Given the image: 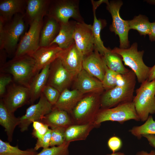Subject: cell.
Wrapping results in <instances>:
<instances>
[{"mask_svg":"<svg viewBox=\"0 0 155 155\" xmlns=\"http://www.w3.org/2000/svg\"><path fill=\"white\" fill-rule=\"evenodd\" d=\"M117 74L118 73L107 67L104 78L102 82L104 90H107L116 86Z\"/></svg>","mask_w":155,"mask_h":155,"instance_id":"cell-35","label":"cell"},{"mask_svg":"<svg viewBox=\"0 0 155 155\" xmlns=\"http://www.w3.org/2000/svg\"><path fill=\"white\" fill-rule=\"evenodd\" d=\"M104 62L107 67L111 70L121 75L128 73L129 70L124 65L121 56L112 52L111 50L103 55Z\"/></svg>","mask_w":155,"mask_h":155,"instance_id":"cell-29","label":"cell"},{"mask_svg":"<svg viewBox=\"0 0 155 155\" xmlns=\"http://www.w3.org/2000/svg\"><path fill=\"white\" fill-rule=\"evenodd\" d=\"M147 2L149 4L155 5V0H147Z\"/></svg>","mask_w":155,"mask_h":155,"instance_id":"cell-47","label":"cell"},{"mask_svg":"<svg viewBox=\"0 0 155 155\" xmlns=\"http://www.w3.org/2000/svg\"><path fill=\"white\" fill-rule=\"evenodd\" d=\"M124 75L125 81L123 85L105 90L101 95L100 108H111L133 101L136 77L131 70Z\"/></svg>","mask_w":155,"mask_h":155,"instance_id":"cell-1","label":"cell"},{"mask_svg":"<svg viewBox=\"0 0 155 155\" xmlns=\"http://www.w3.org/2000/svg\"><path fill=\"white\" fill-rule=\"evenodd\" d=\"M129 131L139 139L146 135H155V121L152 115H149L144 124L140 126H134Z\"/></svg>","mask_w":155,"mask_h":155,"instance_id":"cell-31","label":"cell"},{"mask_svg":"<svg viewBox=\"0 0 155 155\" xmlns=\"http://www.w3.org/2000/svg\"><path fill=\"white\" fill-rule=\"evenodd\" d=\"M61 93L57 89L48 85L46 86L42 92L48 101L53 106L57 102Z\"/></svg>","mask_w":155,"mask_h":155,"instance_id":"cell-36","label":"cell"},{"mask_svg":"<svg viewBox=\"0 0 155 155\" xmlns=\"http://www.w3.org/2000/svg\"><path fill=\"white\" fill-rule=\"evenodd\" d=\"M41 29L40 46L50 45L58 34L60 28V24L55 19L48 16H45Z\"/></svg>","mask_w":155,"mask_h":155,"instance_id":"cell-19","label":"cell"},{"mask_svg":"<svg viewBox=\"0 0 155 155\" xmlns=\"http://www.w3.org/2000/svg\"><path fill=\"white\" fill-rule=\"evenodd\" d=\"M62 49L53 44L47 46H40L32 55L35 60L34 72L38 73L46 66L58 58Z\"/></svg>","mask_w":155,"mask_h":155,"instance_id":"cell-16","label":"cell"},{"mask_svg":"<svg viewBox=\"0 0 155 155\" xmlns=\"http://www.w3.org/2000/svg\"><path fill=\"white\" fill-rule=\"evenodd\" d=\"M106 155H126L124 153L119 152H117L115 153H112L111 154H107Z\"/></svg>","mask_w":155,"mask_h":155,"instance_id":"cell-46","label":"cell"},{"mask_svg":"<svg viewBox=\"0 0 155 155\" xmlns=\"http://www.w3.org/2000/svg\"><path fill=\"white\" fill-rule=\"evenodd\" d=\"M75 89L84 94L94 93L101 94L104 90L102 82L84 69L75 76Z\"/></svg>","mask_w":155,"mask_h":155,"instance_id":"cell-18","label":"cell"},{"mask_svg":"<svg viewBox=\"0 0 155 155\" xmlns=\"http://www.w3.org/2000/svg\"><path fill=\"white\" fill-rule=\"evenodd\" d=\"M101 95L91 93L84 95L69 113L74 124L94 123L100 108Z\"/></svg>","mask_w":155,"mask_h":155,"instance_id":"cell-3","label":"cell"},{"mask_svg":"<svg viewBox=\"0 0 155 155\" xmlns=\"http://www.w3.org/2000/svg\"><path fill=\"white\" fill-rule=\"evenodd\" d=\"M35 61L29 55L13 58L1 67V72L11 75L15 82L28 88L35 74Z\"/></svg>","mask_w":155,"mask_h":155,"instance_id":"cell-2","label":"cell"},{"mask_svg":"<svg viewBox=\"0 0 155 155\" xmlns=\"http://www.w3.org/2000/svg\"><path fill=\"white\" fill-rule=\"evenodd\" d=\"M75 77L57 58L50 65L47 85L54 87L61 93L68 88Z\"/></svg>","mask_w":155,"mask_h":155,"instance_id":"cell-12","label":"cell"},{"mask_svg":"<svg viewBox=\"0 0 155 155\" xmlns=\"http://www.w3.org/2000/svg\"><path fill=\"white\" fill-rule=\"evenodd\" d=\"M70 143L65 141L59 146L43 148L40 152L35 155H69Z\"/></svg>","mask_w":155,"mask_h":155,"instance_id":"cell-33","label":"cell"},{"mask_svg":"<svg viewBox=\"0 0 155 155\" xmlns=\"http://www.w3.org/2000/svg\"><path fill=\"white\" fill-rule=\"evenodd\" d=\"M84 95L75 89L72 90L66 89L61 92L53 108L66 111L69 114Z\"/></svg>","mask_w":155,"mask_h":155,"instance_id":"cell-23","label":"cell"},{"mask_svg":"<svg viewBox=\"0 0 155 155\" xmlns=\"http://www.w3.org/2000/svg\"><path fill=\"white\" fill-rule=\"evenodd\" d=\"M29 88L13 84L7 86L6 92L2 99L8 110L14 113L18 108L30 102Z\"/></svg>","mask_w":155,"mask_h":155,"instance_id":"cell-13","label":"cell"},{"mask_svg":"<svg viewBox=\"0 0 155 155\" xmlns=\"http://www.w3.org/2000/svg\"><path fill=\"white\" fill-rule=\"evenodd\" d=\"M73 38L77 48L84 56L94 50L92 25L77 22Z\"/></svg>","mask_w":155,"mask_h":155,"instance_id":"cell-14","label":"cell"},{"mask_svg":"<svg viewBox=\"0 0 155 155\" xmlns=\"http://www.w3.org/2000/svg\"><path fill=\"white\" fill-rule=\"evenodd\" d=\"M129 29L137 30L140 35H149L150 32V24L148 18L139 15L131 20H128Z\"/></svg>","mask_w":155,"mask_h":155,"instance_id":"cell-30","label":"cell"},{"mask_svg":"<svg viewBox=\"0 0 155 155\" xmlns=\"http://www.w3.org/2000/svg\"><path fill=\"white\" fill-rule=\"evenodd\" d=\"M155 79V64L152 67H150L149 72L148 80L152 81Z\"/></svg>","mask_w":155,"mask_h":155,"instance_id":"cell-44","label":"cell"},{"mask_svg":"<svg viewBox=\"0 0 155 155\" xmlns=\"http://www.w3.org/2000/svg\"><path fill=\"white\" fill-rule=\"evenodd\" d=\"M130 120L140 121L133 101L122 104L111 108H100L94 123L98 127L101 123L106 121L117 122L122 124Z\"/></svg>","mask_w":155,"mask_h":155,"instance_id":"cell-8","label":"cell"},{"mask_svg":"<svg viewBox=\"0 0 155 155\" xmlns=\"http://www.w3.org/2000/svg\"><path fill=\"white\" fill-rule=\"evenodd\" d=\"M79 2L78 0H50L46 15L53 18L60 24L67 23L71 18L77 22H84L80 11Z\"/></svg>","mask_w":155,"mask_h":155,"instance_id":"cell-6","label":"cell"},{"mask_svg":"<svg viewBox=\"0 0 155 155\" xmlns=\"http://www.w3.org/2000/svg\"><path fill=\"white\" fill-rule=\"evenodd\" d=\"M37 153L34 149L22 150L17 146H12L9 142L0 139V155H35Z\"/></svg>","mask_w":155,"mask_h":155,"instance_id":"cell-32","label":"cell"},{"mask_svg":"<svg viewBox=\"0 0 155 155\" xmlns=\"http://www.w3.org/2000/svg\"><path fill=\"white\" fill-rule=\"evenodd\" d=\"M49 0H27L24 18L27 25H30L37 18L45 16L50 2Z\"/></svg>","mask_w":155,"mask_h":155,"instance_id":"cell-24","label":"cell"},{"mask_svg":"<svg viewBox=\"0 0 155 155\" xmlns=\"http://www.w3.org/2000/svg\"><path fill=\"white\" fill-rule=\"evenodd\" d=\"M50 65L42 69L34 76L28 87L30 95V102L33 104L42 94L47 85Z\"/></svg>","mask_w":155,"mask_h":155,"instance_id":"cell-22","label":"cell"},{"mask_svg":"<svg viewBox=\"0 0 155 155\" xmlns=\"http://www.w3.org/2000/svg\"><path fill=\"white\" fill-rule=\"evenodd\" d=\"M4 23L3 20L0 18V50L3 49Z\"/></svg>","mask_w":155,"mask_h":155,"instance_id":"cell-41","label":"cell"},{"mask_svg":"<svg viewBox=\"0 0 155 155\" xmlns=\"http://www.w3.org/2000/svg\"><path fill=\"white\" fill-rule=\"evenodd\" d=\"M77 22L71 20L66 23L60 24L59 33L50 45L56 44L63 49L72 44L75 42L73 35Z\"/></svg>","mask_w":155,"mask_h":155,"instance_id":"cell-26","label":"cell"},{"mask_svg":"<svg viewBox=\"0 0 155 155\" xmlns=\"http://www.w3.org/2000/svg\"><path fill=\"white\" fill-rule=\"evenodd\" d=\"M44 16L38 17L30 25L29 29L20 40L13 58L27 55L31 56L40 47V33Z\"/></svg>","mask_w":155,"mask_h":155,"instance_id":"cell-9","label":"cell"},{"mask_svg":"<svg viewBox=\"0 0 155 155\" xmlns=\"http://www.w3.org/2000/svg\"><path fill=\"white\" fill-rule=\"evenodd\" d=\"M24 14H17L4 23L3 49L9 55L14 57L20 38L25 33L27 24Z\"/></svg>","mask_w":155,"mask_h":155,"instance_id":"cell-7","label":"cell"},{"mask_svg":"<svg viewBox=\"0 0 155 155\" xmlns=\"http://www.w3.org/2000/svg\"><path fill=\"white\" fill-rule=\"evenodd\" d=\"M20 123L19 118L16 117L5 105L2 99L0 100V124L5 129L9 142L12 141L13 132Z\"/></svg>","mask_w":155,"mask_h":155,"instance_id":"cell-25","label":"cell"},{"mask_svg":"<svg viewBox=\"0 0 155 155\" xmlns=\"http://www.w3.org/2000/svg\"><path fill=\"white\" fill-rule=\"evenodd\" d=\"M143 137L147 139L149 144L152 147L155 148V135H144Z\"/></svg>","mask_w":155,"mask_h":155,"instance_id":"cell-43","label":"cell"},{"mask_svg":"<svg viewBox=\"0 0 155 155\" xmlns=\"http://www.w3.org/2000/svg\"><path fill=\"white\" fill-rule=\"evenodd\" d=\"M148 36L151 41H155V22H151L150 32Z\"/></svg>","mask_w":155,"mask_h":155,"instance_id":"cell-42","label":"cell"},{"mask_svg":"<svg viewBox=\"0 0 155 155\" xmlns=\"http://www.w3.org/2000/svg\"><path fill=\"white\" fill-rule=\"evenodd\" d=\"M107 145L109 148L112 151V153H115L121 148L122 142L119 137L116 136H113L108 139Z\"/></svg>","mask_w":155,"mask_h":155,"instance_id":"cell-40","label":"cell"},{"mask_svg":"<svg viewBox=\"0 0 155 155\" xmlns=\"http://www.w3.org/2000/svg\"><path fill=\"white\" fill-rule=\"evenodd\" d=\"M148 80L136 90L133 100L137 114L143 122L147 120L149 114L155 113V79Z\"/></svg>","mask_w":155,"mask_h":155,"instance_id":"cell-4","label":"cell"},{"mask_svg":"<svg viewBox=\"0 0 155 155\" xmlns=\"http://www.w3.org/2000/svg\"><path fill=\"white\" fill-rule=\"evenodd\" d=\"M135 155H155V151L152 150L149 153L144 151H141L137 152Z\"/></svg>","mask_w":155,"mask_h":155,"instance_id":"cell-45","label":"cell"},{"mask_svg":"<svg viewBox=\"0 0 155 155\" xmlns=\"http://www.w3.org/2000/svg\"><path fill=\"white\" fill-rule=\"evenodd\" d=\"M111 51L121 56L124 65L129 67L134 73L139 83L141 84L148 79L150 67L144 63L143 57L144 51L138 50L136 42L127 49L115 47Z\"/></svg>","mask_w":155,"mask_h":155,"instance_id":"cell-5","label":"cell"},{"mask_svg":"<svg viewBox=\"0 0 155 155\" xmlns=\"http://www.w3.org/2000/svg\"><path fill=\"white\" fill-rule=\"evenodd\" d=\"M106 9L111 14L112 22L110 30L118 36L120 42L119 48L126 49L129 47L128 32L130 30L128 20H124L120 16L119 10L123 5L120 0H107Z\"/></svg>","mask_w":155,"mask_h":155,"instance_id":"cell-10","label":"cell"},{"mask_svg":"<svg viewBox=\"0 0 155 155\" xmlns=\"http://www.w3.org/2000/svg\"><path fill=\"white\" fill-rule=\"evenodd\" d=\"M66 129L64 128H57L51 129L50 146H59L65 142V131Z\"/></svg>","mask_w":155,"mask_h":155,"instance_id":"cell-34","label":"cell"},{"mask_svg":"<svg viewBox=\"0 0 155 155\" xmlns=\"http://www.w3.org/2000/svg\"><path fill=\"white\" fill-rule=\"evenodd\" d=\"M98 127L94 123L84 124H73L67 127L65 131V141L71 142L85 140L91 131Z\"/></svg>","mask_w":155,"mask_h":155,"instance_id":"cell-27","label":"cell"},{"mask_svg":"<svg viewBox=\"0 0 155 155\" xmlns=\"http://www.w3.org/2000/svg\"><path fill=\"white\" fill-rule=\"evenodd\" d=\"M41 121L51 129L57 128H67L74 124L69 113L53 108L52 111L44 117Z\"/></svg>","mask_w":155,"mask_h":155,"instance_id":"cell-20","label":"cell"},{"mask_svg":"<svg viewBox=\"0 0 155 155\" xmlns=\"http://www.w3.org/2000/svg\"><path fill=\"white\" fill-rule=\"evenodd\" d=\"M82 67L90 74L102 82L107 67L103 55L94 50L84 56Z\"/></svg>","mask_w":155,"mask_h":155,"instance_id":"cell-17","label":"cell"},{"mask_svg":"<svg viewBox=\"0 0 155 155\" xmlns=\"http://www.w3.org/2000/svg\"><path fill=\"white\" fill-rule=\"evenodd\" d=\"M58 58L68 71L75 77L83 69L84 56L77 48L75 42L67 48L62 49Z\"/></svg>","mask_w":155,"mask_h":155,"instance_id":"cell-15","label":"cell"},{"mask_svg":"<svg viewBox=\"0 0 155 155\" xmlns=\"http://www.w3.org/2000/svg\"><path fill=\"white\" fill-rule=\"evenodd\" d=\"M33 129L32 135L37 139L42 138L49 129V127L40 121H35L32 123Z\"/></svg>","mask_w":155,"mask_h":155,"instance_id":"cell-37","label":"cell"},{"mask_svg":"<svg viewBox=\"0 0 155 155\" xmlns=\"http://www.w3.org/2000/svg\"><path fill=\"white\" fill-rule=\"evenodd\" d=\"M94 16V21L92 25L93 35L94 50L98 52L101 55H103L109 49L106 48L104 45L100 37V32L103 25L102 22L98 19L96 17V9L92 7Z\"/></svg>","mask_w":155,"mask_h":155,"instance_id":"cell-28","label":"cell"},{"mask_svg":"<svg viewBox=\"0 0 155 155\" xmlns=\"http://www.w3.org/2000/svg\"><path fill=\"white\" fill-rule=\"evenodd\" d=\"M53 106L42 94L38 102L33 104L26 109L25 114L20 117L18 126L22 132L27 131L31 123L35 121H41L46 115L52 110Z\"/></svg>","mask_w":155,"mask_h":155,"instance_id":"cell-11","label":"cell"},{"mask_svg":"<svg viewBox=\"0 0 155 155\" xmlns=\"http://www.w3.org/2000/svg\"><path fill=\"white\" fill-rule=\"evenodd\" d=\"M13 81L12 76L1 72L0 75V96L2 98L5 94L8 85Z\"/></svg>","mask_w":155,"mask_h":155,"instance_id":"cell-38","label":"cell"},{"mask_svg":"<svg viewBox=\"0 0 155 155\" xmlns=\"http://www.w3.org/2000/svg\"><path fill=\"white\" fill-rule=\"evenodd\" d=\"M26 0H1L0 18L5 22L18 13L24 14Z\"/></svg>","mask_w":155,"mask_h":155,"instance_id":"cell-21","label":"cell"},{"mask_svg":"<svg viewBox=\"0 0 155 155\" xmlns=\"http://www.w3.org/2000/svg\"><path fill=\"white\" fill-rule=\"evenodd\" d=\"M51 129H49L46 133L41 139H37L34 149L37 151L40 148H46L50 146Z\"/></svg>","mask_w":155,"mask_h":155,"instance_id":"cell-39","label":"cell"}]
</instances>
